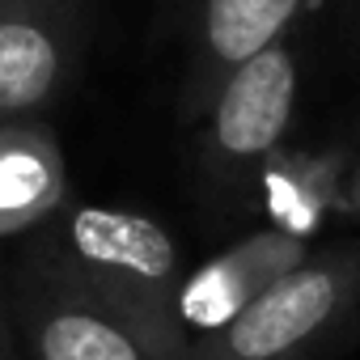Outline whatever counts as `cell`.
Returning <instances> with one entry per match:
<instances>
[{
  "label": "cell",
  "instance_id": "277c9868",
  "mask_svg": "<svg viewBox=\"0 0 360 360\" xmlns=\"http://www.w3.org/2000/svg\"><path fill=\"white\" fill-rule=\"evenodd\" d=\"M297 94L301 60L288 34L255 51L221 81L212 106L204 110L200 140V165L217 191L242 195V187L280 153L297 115Z\"/></svg>",
  "mask_w": 360,
  "mask_h": 360
},
{
  "label": "cell",
  "instance_id": "7c38bea8",
  "mask_svg": "<svg viewBox=\"0 0 360 360\" xmlns=\"http://www.w3.org/2000/svg\"><path fill=\"white\" fill-rule=\"evenodd\" d=\"M5 123H9V119H0V131H5Z\"/></svg>",
  "mask_w": 360,
  "mask_h": 360
},
{
  "label": "cell",
  "instance_id": "30bf717a",
  "mask_svg": "<svg viewBox=\"0 0 360 360\" xmlns=\"http://www.w3.org/2000/svg\"><path fill=\"white\" fill-rule=\"evenodd\" d=\"M0 360H22L18 352V330H13V309H9V292L0 284Z\"/></svg>",
  "mask_w": 360,
  "mask_h": 360
},
{
  "label": "cell",
  "instance_id": "8992f818",
  "mask_svg": "<svg viewBox=\"0 0 360 360\" xmlns=\"http://www.w3.org/2000/svg\"><path fill=\"white\" fill-rule=\"evenodd\" d=\"M301 9L305 0H183V119H204L221 81L267 43L284 39Z\"/></svg>",
  "mask_w": 360,
  "mask_h": 360
},
{
  "label": "cell",
  "instance_id": "9c48e42d",
  "mask_svg": "<svg viewBox=\"0 0 360 360\" xmlns=\"http://www.w3.org/2000/svg\"><path fill=\"white\" fill-rule=\"evenodd\" d=\"M339 212L360 217V157L343 165V178H339Z\"/></svg>",
  "mask_w": 360,
  "mask_h": 360
},
{
  "label": "cell",
  "instance_id": "3957f363",
  "mask_svg": "<svg viewBox=\"0 0 360 360\" xmlns=\"http://www.w3.org/2000/svg\"><path fill=\"white\" fill-rule=\"evenodd\" d=\"M9 309L26 360H157L148 343L64 263L47 233L22 250Z\"/></svg>",
  "mask_w": 360,
  "mask_h": 360
},
{
  "label": "cell",
  "instance_id": "ba28073f",
  "mask_svg": "<svg viewBox=\"0 0 360 360\" xmlns=\"http://www.w3.org/2000/svg\"><path fill=\"white\" fill-rule=\"evenodd\" d=\"M68 204L60 140L39 119H9L0 131V238L47 225Z\"/></svg>",
  "mask_w": 360,
  "mask_h": 360
},
{
  "label": "cell",
  "instance_id": "5b68a950",
  "mask_svg": "<svg viewBox=\"0 0 360 360\" xmlns=\"http://www.w3.org/2000/svg\"><path fill=\"white\" fill-rule=\"evenodd\" d=\"M85 0H0V119L43 115L72 81Z\"/></svg>",
  "mask_w": 360,
  "mask_h": 360
},
{
  "label": "cell",
  "instance_id": "52a82bcc",
  "mask_svg": "<svg viewBox=\"0 0 360 360\" xmlns=\"http://www.w3.org/2000/svg\"><path fill=\"white\" fill-rule=\"evenodd\" d=\"M309 255V238L267 225L259 233H246L204 267H195L183 288H178V322H183L187 339L208 335L238 318L250 301H259L276 280H284L301 259Z\"/></svg>",
  "mask_w": 360,
  "mask_h": 360
},
{
  "label": "cell",
  "instance_id": "7a4b0ae2",
  "mask_svg": "<svg viewBox=\"0 0 360 360\" xmlns=\"http://www.w3.org/2000/svg\"><path fill=\"white\" fill-rule=\"evenodd\" d=\"M360 314V242L309 250L259 301L208 335L187 339V360H309Z\"/></svg>",
  "mask_w": 360,
  "mask_h": 360
},
{
  "label": "cell",
  "instance_id": "8fae6325",
  "mask_svg": "<svg viewBox=\"0 0 360 360\" xmlns=\"http://www.w3.org/2000/svg\"><path fill=\"white\" fill-rule=\"evenodd\" d=\"M352 18H356V26H360V0H352Z\"/></svg>",
  "mask_w": 360,
  "mask_h": 360
},
{
  "label": "cell",
  "instance_id": "6da1fadb",
  "mask_svg": "<svg viewBox=\"0 0 360 360\" xmlns=\"http://www.w3.org/2000/svg\"><path fill=\"white\" fill-rule=\"evenodd\" d=\"M47 238L64 263L148 343L157 360H187V330L178 322V267L174 238L144 212L77 204L47 221Z\"/></svg>",
  "mask_w": 360,
  "mask_h": 360
}]
</instances>
